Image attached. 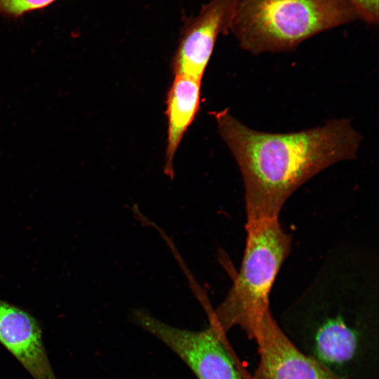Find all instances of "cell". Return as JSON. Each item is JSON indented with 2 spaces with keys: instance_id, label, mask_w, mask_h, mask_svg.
Masks as SVG:
<instances>
[{
  "instance_id": "7",
  "label": "cell",
  "mask_w": 379,
  "mask_h": 379,
  "mask_svg": "<svg viewBox=\"0 0 379 379\" xmlns=\"http://www.w3.org/2000/svg\"><path fill=\"white\" fill-rule=\"evenodd\" d=\"M0 343L34 379H57L37 320L24 310L1 299Z\"/></svg>"
},
{
  "instance_id": "9",
  "label": "cell",
  "mask_w": 379,
  "mask_h": 379,
  "mask_svg": "<svg viewBox=\"0 0 379 379\" xmlns=\"http://www.w3.org/2000/svg\"><path fill=\"white\" fill-rule=\"evenodd\" d=\"M57 0H0V18L15 19L43 9Z\"/></svg>"
},
{
  "instance_id": "4",
  "label": "cell",
  "mask_w": 379,
  "mask_h": 379,
  "mask_svg": "<svg viewBox=\"0 0 379 379\" xmlns=\"http://www.w3.org/2000/svg\"><path fill=\"white\" fill-rule=\"evenodd\" d=\"M133 317L140 327L177 354L199 379H241L238 359L226 338L212 326L192 331L166 324L145 312L138 310Z\"/></svg>"
},
{
  "instance_id": "5",
  "label": "cell",
  "mask_w": 379,
  "mask_h": 379,
  "mask_svg": "<svg viewBox=\"0 0 379 379\" xmlns=\"http://www.w3.org/2000/svg\"><path fill=\"white\" fill-rule=\"evenodd\" d=\"M258 345L259 364L254 379H346L302 352L266 312L248 336Z\"/></svg>"
},
{
  "instance_id": "6",
  "label": "cell",
  "mask_w": 379,
  "mask_h": 379,
  "mask_svg": "<svg viewBox=\"0 0 379 379\" xmlns=\"http://www.w3.org/2000/svg\"><path fill=\"white\" fill-rule=\"evenodd\" d=\"M237 0H211L195 16L185 18L173 57L175 75L201 79L218 36L229 33Z\"/></svg>"
},
{
  "instance_id": "10",
  "label": "cell",
  "mask_w": 379,
  "mask_h": 379,
  "mask_svg": "<svg viewBox=\"0 0 379 379\" xmlns=\"http://www.w3.org/2000/svg\"><path fill=\"white\" fill-rule=\"evenodd\" d=\"M350 4L359 15V20L377 25L379 18L378 0H345Z\"/></svg>"
},
{
  "instance_id": "1",
  "label": "cell",
  "mask_w": 379,
  "mask_h": 379,
  "mask_svg": "<svg viewBox=\"0 0 379 379\" xmlns=\"http://www.w3.org/2000/svg\"><path fill=\"white\" fill-rule=\"evenodd\" d=\"M214 116L242 175L246 222L279 218L304 183L333 164L354 159L363 138L347 119L275 133L253 130L227 109Z\"/></svg>"
},
{
  "instance_id": "3",
  "label": "cell",
  "mask_w": 379,
  "mask_h": 379,
  "mask_svg": "<svg viewBox=\"0 0 379 379\" xmlns=\"http://www.w3.org/2000/svg\"><path fill=\"white\" fill-rule=\"evenodd\" d=\"M246 241L240 270L226 298L209 313L210 326L221 336L239 326L249 335L270 310L269 297L288 257L291 237L279 218L246 222Z\"/></svg>"
},
{
  "instance_id": "2",
  "label": "cell",
  "mask_w": 379,
  "mask_h": 379,
  "mask_svg": "<svg viewBox=\"0 0 379 379\" xmlns=\"http://www.w3.org/2000/svg\"><path fill=\"white\" fill-rule=\"evenodd\" d=\"M359 20L345 0H237L229 32L241 48L258 55L293 51L319 33Z\"/></svg>"
},
{
  "instance_id": "11",
  "label": "cell",
  "mask_w": 379,
  "mask_h": 379,
  "mask_svg": "<svg viewBox=\"0 0 379 379\" xmlns=\"http://www.w3.org/2000/svg\"><path fill=\"white\" fill-rule=\"evenodd\" d=\"M240 373L241 375V379H254L253 375H250L244 368L241 370Z\"/></svg>"
},
{
  "instance_id": "8",
  "label": "cell",
  "mask_w": 379,
  "mask_h": 379,
  "mask_svg": "<svg viewBox=\"0 0 379 379\" xmlns=\"http://www.w3.org/2000/svg\"><path fill=\"white\" fill-rule=\"evenodd\" d=\"M201 81L187 75H175L167 93L164 173L171 178L174 175V157L200 107Z\"/></svg>"
}]
</instances>
